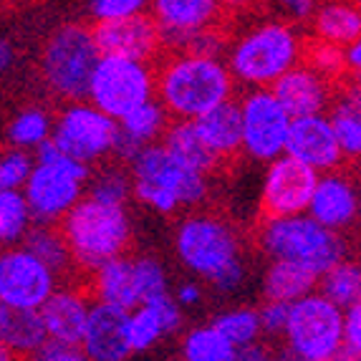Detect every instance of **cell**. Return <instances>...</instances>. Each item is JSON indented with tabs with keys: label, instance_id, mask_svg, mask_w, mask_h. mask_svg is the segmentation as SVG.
Returning a JSON list of instances; mask_svg holds the SVG:
<instances>
[{
	"label": "cell",
	"instance_id": "cell-22",
	"mask_svg": "<svg viewBox=\"0 0 361 361\" xmlns=\"http://www.w3.org/2000/svg\"><path fill=\"white\" fill-rule=\"evenodd\" d=\"M91 306H94V295L89 293L86 286H59L54 295L41 306L49 336L81 343Z\"/></svg>",
	"mask_w": 361,
	"mask_h": 361
},
{
	"label": "cell",
	"instance_id": "cell-25",
	"mask_svg": "<svg viewBox=\"0 0 361 361\" xmlns=\"http://www.w3.org/2000/svg\"><path fill=\"white\" fill-rule=\"evenodd\" d=\"M86 276H89L86 278V288L97 301L114 303V306L127 308V311H134L142 303L134 255L121 253L102 263L99 268H94L91 273H86Z\"/></svg>",
	"mask_w": 361,
	"mask_h": 361
},
{
	"label": "cell",
	"instance_id": "cell-38",
	"mask_svg": "<svg viewBox=\"0 0 361 361\" xmlns=\"http://www.w3.org/2000/svg\"><path fill=\"white\" fill-rule=\"evenodd\" d=\"M36 169V152L8 147L0 159V187L3 190H23Z\"/></svg>",
	"mask_w": 361,
	"mask_h": 361
},
{
	"label": "cell",
	"instance_id": "cell-24",
	"mask_svg": "<svg viewBox=\"0 0 361 361\" xmlns=\"http://www.w3.org/2000/svg\"><path fill=\"white\" fill-rule=\"evenodd\" d=\"M49 338V329L43 324L38 308H16L0 303V356L3 359H25Z\"/></svg>",
	"mask_w": 361,
	"mask_h": 361
},
{
	"label": "cell",
	"instance_id": "cell-47",
	"mask_svg": "<svg viewBox=\"0 0 361 361\" xmlns=\"http://www.w3.org/2000/svg\"><path fill=\"white\" fill-rule=\"evenodd\" d=\"M276 3L290 20H295V23L311 20L313 13L319 11V6H321V0H276Z\"/></svg>",
	"mask_w": 361,
	"mask_h": 361
},
{
	"label": "cell",
	"instance_id": "cell-31",
	"mask_svg": "<svg viewBox=\"0 0 361 361\" xmlns=\"http://www.w3.org/2000/svg\"><path fill=\"white\" fill-rule=\"evenodd\" d=\"M28 250L38 255L46 265H51L59 278H68L76 271V258L71 253V245H68L66 235L61 230V225L51 223H36L30 228V233L25 235V240L20 243Z\"/></svg>",
	"mask_w": 361,
	"mask_h": 361
},
{
	"label": "cell",
	"instance_id": "cell-30",
	"mask_svg": "<svg viewBox=\"0 0 361 361\" xmlns=\"http://www.w3.org/2000/svg\"><path fill=\"white\" fill-rule=\"evenodd\" d=\"M54 124L56 116H51L49 109H43L41 104H28L11 114L6 124V142L8 147L36 152L54 137Z\"/></svg>",
	"mask_w": 361,
	"mask_h": 361
},
{
	"label": "cell",
	"instance_id": "cell-32",
	"mask_svg": "<svg viewBox=\"0 0 361 361\" xmlns=\"http://www.w3.org/2000/svg\"><path fill=\"white\" fill-rule=\"evenodd\" d=\"M86 195L109 202V205H127L134 197V180L129 164L119 162V159L102 162L86 182Z\"/></svg>",
	"mask_w": 361,
	"mask_h": 361
},
{
	"label": "cell",
	"instance_id": "cell-12",
	"mask_svg": "<svg viewBox=\"0 0 361 361\" xmlns=\"http://www.w3.org/2000/svg\"><path fill=\"white\" fill-rule=\"evenodd\" d=\"M61 278L25 245H8L0 258V303L38 308L59 288Z\"/></svg>",
	"mask_w": 361,
	"mask_h": 361
},
{
	"label": "cell",
	"instance_id": "cell-14",
	"mask_svg": "<svg viewBox=\"0 0 361 361\" xmlns=\"http://www.w3.org/2000/svg\"><path fill=\"white\" fill-rule=\"evenodd\" d=\"M23 195L36 223L59 225L86 197V180L71 169L36 159V169L25 182Z\"/></svg>",
	"mask_w": 361,
	"mask_h": 361
},
{
	"label": "cell",
	"instance_id": "cell-7",
	"mask_svg": "<svg viewBox=\"0 0 361 361\" xmlns=\"http://www.w3.org/2000/svg\"><path fill=\"white\" fill-rule=\"evenodd\" d=\"M59 225L71 245L78 271L84 273L127 253L132 245L134 233L127 205H109L91 195H86Z\"/></svg>",
	"mask_w": 361,
	"mask_h": 361
},
{
	"label": "cell",
	"instance_id": "cell-18",
	"mask_svg": "<svg viewBox=\"0 0 361 361\" xmlns=\"http://www.w3.org/2000/svg\"><path fill=\"white\" fill-rule=\"evenodd\" d=\"M286 152L295 159L306 162L316 172H331V169H338L346 162L341 145H338L336 129H334L331 114L293 116Z\"/></svg>",
	"mask_w": 361,
	"mask_h": 361
},
{
	"label": "cell",
	"instance_id": "cell-36",
	"mask_svg": "<svg viewBox=\"0 0 361 361\" xmlns=\"http://www.w3.org/2000/svg\"><path fill=\"white\" fill-rule=\"evenodd\" d=\"M212 324L225 334L235 349L243 351L263 338V326H260V313L255 308H233V311L217 313Z\"/></svg>",
	"mask_w": 361,
	"mask_h": 361
},
{
	"label": "cell",
	"instance_id": "cell-50",
	"mask_svg": "<svg viewBox=\"0 0 361 361\" xmlns=\"http://www.w3.org/2000/svg\"><path fill=\"white\" fill-rule=\"evenodd\" d=\"M13 61H16V46L8 38H3V43H0V68H3V73L11 71Z\"/></svg>",
	"mask_w": 361,
	"mask_h": 361
},
{
	"label": "cell",
	"instance_id": "cell-52",
	"mask_svg": "<svg viewBox=\"0 0 361 361\" xmlns=\"http://www.w3.org/2000/svg\"><path fill=\"white\" fill-rule=\"evenodd\" d=\"M354 3H356V6H359V8H361V0H354Z\"/></svg>",
	"mask_w": 361,
	"mask_h": 361
},
{
	"label": "cell",
	"instance_id": "cell-13",
	"mask_svg": "<svg viewBox=\"0 0 361 361\" xmlns=\"http://www.w3.org/2000/svg\"><path fill=\"white\" fill-rule=\"evenodd\" d=\"M319 175L306 162L290 157L288 152L268 162L260 190V212L263 217L298 215L308 212L313 190L319 185Z\"/></svg>",
	"mask_w": 361,
	"mask_h": 361
},
{
	"label": "cell",
	"instance_id": "cell-8",
	"mask_svg": "<svg viewBox=\"0 0 361 361\" xmlns=\"http://www.w3.org/2000/svg\"><path fill=\"white\" fill-rule=\"evenodd\" d=\"M286 356L301 361L341 359L343 308L321 290L290 303V319L283 334Z\"/></svg>",
	"mask_w": 361,
	"mask_h": 361
},
{
	"label": "cell",
	"instance_id": "cell-35",
	"mask_svg": "<svg viewBox=\"0 0 361 361\" xmlns=\"http://www.w3.org/2000/svg\"><path fill=\"white\" fill-rule=\"evenodd\" d=\"M36 225L23 190H0V240L3 245H20Z\"/></svg>",
	"mask_w": 361,
	"mask_h": 361
},
{
	"label": "cell",
	"instance_id": "cell-6",
	"mask_svg": "<svg viewBox=\"0 0 361 361\" xmlns=\"http://www.w3.org/2000/svg\"><path fill=\"white\" fill-rule=\"evenodd\" d=\"M255 240L268 260H293L319 273H326L334 263L349 255L343 233L321 225L308 212L263 217Z\"/></svg>",
	"mask_w": 361,
	"mask_h": 361
},
{
	"label": "cell",
	"instance_id": "cell-26",
	"mask_svg": "<svg viewBox=\"0 0 361 361\" xmlns=\"http://www.w3.org/2000/svg\"><path fill=\"white\" fill-rule=\"evenodd\" d=\"M195 127L202 134L212 152H215L223 162H230L238 154H243V111L240 102L220 104V106L210 109L207 114L195 119Z\"/></svg>",
	"mask_w": 361,
	"mask_h": 361
},
{
	"label": "cell",
	"instance_id": "cell-28",
	"mask_svg": "<svg viewBox=\"0 0 361 361\" xmlns=\"http://www.w3.org/2000/svg\"><path fill=\"white\" fill-rule=\"evenodd\" d=\"M321 273L293 260H271L263 273V295L268 301L293 303L319 288Z\"/></svg>",
	"mask_w": 361,
	"mask_h": 361
},
{
	"label": "cell",
	"instance_id": "cell-37",
	"mask_svg": "<svg viewBox=\"0 0 361 361\" xmlns=\"http://www.w3.org/2000/svg\"><path fill=\"white\" fill-rule=\"evenodd\" d=\"M331 121L346 162H361V114L341 104H334Z\"/></svg>",
	"mask_w": 361,
	"mask_h": 361
},
{
	"label": "cell",
	"instance_id": "cell-3",
	"mask_svg": "<svg viewBox=\"0 0 361 361\" xmlns=\"http://www.w3.org/2000/svg\"><path fill=\"white\" fill-rule=\"evenodd\" d=\"M129 169L134 200L157 215H175L185 207H200L210 195V175L185 164L164 142L145 147L129 162Z\"/></svg>",
	"mask_w": 361,
	"mask_h": 361
},
{
	"label": "cell",
	"instance_id": "cell-43",
	"mask_svg": "<svg viewBox=\"0 0 361 361\" xmlns=\"http://www.w3.org/2000/svg\"><path fill=\"white\" fill-rule=\"evenodd\" d=\"M230 43L228 38L220 33V28H205L197 30L192 36H187L185 43L180 46V51H192V54L200 56H223L228 54Z\"/></svg>",
	"mask_w": 361,
	"mask_h": 361
},
{
	"label": "cell",
	"instance_id": "cell-15",
	"mask_svg": "<svg viewBox=\"0 0 361 361\" xmlns=\"http://www.w3.org/2000/svg\"><path fill=\"white\" fill-rule=\"evenodd\" d=\"M94 36L102 56H124L152 63L164 51L162 28L152 18V13L94 23Z\"/></svg>",
	"mask_w": 361,
	"mask_h": 361
},
{
	"label": "cell",
	"instance_id": "cell-16",
	"mask_svg": "<svg viewBox=\"0 0 361 361\" xmlns=\"http://www.w3.org/2000/svg\"><path fill=\"white\" fill-rule=\"evenodd\" d=\"M132 311L114 303L97 301L89 313L81 349L91 361H124L134 354L132 331H129Z\"/></svg>",
	"mask_w": 361,
	"mask_h": 361
},
{
	"label": "cell",
	"instance_id": "cell-39",
	"mask_svg": "<svg viewBox=\"0 0 361 361\" xmlns=\"http://www.w3.org/2000/svg\"><path fill=\"white\" fill-rule=\"evenodd\" d=\"M306 63H311L313 68H319L321 73H326L334 81H341L343 76H349L346 68V49L334 46L329 41L313 38L311 43H306Z\"/></svg>",
	"mask_w": 361,
	"mask_h": 361
},
{
	"label": "cell",
	"instance_id": "cell-48",
	"mask_svg": "<svg viewBox=\"0 0 361 361\" xmlns=\"http://www.w3.org/2000/svg\"><path fill=\"white\" fill-rule=\"evenodd\" d=\"M175 298L180 301L182 308H192L202 301V288H200L197 281H185V283H180V288H177Z\"/></svg>",
	"mask_w": 361,
	"mask_h": 361
},
{
	"label": "cell",
	"instance_id": "cell-11",
	"mask_svg": "<svg viewBox=\"0 0 361 361\" xmlns=\"http://www.w3.org/2000/svg\"><path fill=\"white\" fill-rule=\"evenodd\" d=\"M243 154L255 162H273L286 154L293 116L273 89H247L240 99Z\"/></svg>",
	"mask_w": 361,
	"mask_h": 361
},
{
	"label": "cell",
	"instance_id": "cell-4",
	"mask_svg": "<svg viewBox=\"0 0 361 361\" xmlns=\"http://www.w3.org/2000/svg\"><path fill=\"white\" fill-rule=\"evenodd\" d=\"M306 59V41L290 23L260 20L230 41L228 66L247 89H271L278 78Z\"/></svg>",
	"mask_w": 361,
	"mask_h": 361
},
{
	"label": "cell",
	"instance_id": "cell-51",
	"mask_svg": "<svg viewBox=\"0 0 361 361\" xmlns=\"http://www.w3.org/2000/svg\"><path fill=\"white\" fill-rule=\"evenodd\" d=\"M240 359H250V361H258V359H268V351H265L263 343H253V346H247V349L240 351Z\"/></svg>",
	"mask_w": 361,
	"mask_h": 361
},
{
	"label": "cell",
	"instance_id": "cell-27",
	"mask_svg": "<svg viewBox=\"0 0 361 361\" xmlns=\"http://www.w3.org/2000/svg\"><path fill=\"white\" fill-rule=\"evenodd\" d=\"M313 38L346 49L361 36V8L354 0H321L311 18Z\"/></svg>",
	"mask_w": 361,
	"mask_h": 361
},
{
	"label": "cell",
	"instance_id": "cell-53",
	"mask_svg": "<svg viewBox=\"0 0 361 361\" xmlns=\"http://www.w3.org/2000/svg\"><path fill=\"white\" fill-rule=\"evenodd\" d=\"M359 225H361V210H359Z\"/></svg>",
	"mask_w": 361,
	"mask_h": 361
},
{
	"label": "cell",
	"instance_id": "cell-2",
	"mask_svg": "<svg viewBox=\"0 0 361 361\" xmlns=\"http://www.w3.org/2000/svg\"><path fill=\"white\" fill-rule=\"evenodd\" d=\"M235 76L220 56H200L192 51H169L157 66V99L172 119H190L230 102Z\"/></svg>",
	"mask_w": 361,
	"mask_h": 361
},
{
	"label": "cell",
	"instance_id": "cell-10",
	"mask_svg": "<svg viewBox=\"0 0 361 361\" xmlns=\"http://www.w3.org/2000/svg\"><path fill=\"white\" fill-rule=\"evenodd\" d=\"M157 97V71L149 61L102 56L89 86V102L114 119L127 116Z\"/></svg>",
	"mask_w": 361,
	"mask_h": 361
},
{
	"label": "cell",
	"instance_id": "cell-33",
	"mask_svg": "<svg viewBox=\"0 0 361 361\" xmlns=\"http://www.w3.org/2000/svg\"><path fill=\"white\" fill-rule=\"evenodd\" d=\"M180 356L187 361H238L240 351L225 338L215 324L195 326L182 336Z\"/></svg>",
	"mask_w": 361,
	"mask_h": 361
},
{
	"label": "cell",
	"instance_id": "cell-20",
	"mask_svg": "<svg viewBox=\"0 0 361 361\" xmlns=\"http://www.w3.org/2000/svg\"><path fill=\"white\" fill-rule=\"evenodd\" d=\"M361 210V190L359 182L341 169L321 172L319 185L313 190L308 215H313L321 225L331 230H349L354 223H359Z\"/></svg>",
	"mask_w": 361,
	"mask_h": 361
},
{
	"label": "cell",
	"instance_id": "cell-21",
	"mask_svg": "<svg viewBox=\"0 0 361 361\" xmlns=\"http://www.w3.org/2000/svg\"><path fill=\"white\" fill-rule=\"evenodd\" d=\"M182 321L185 316H182L180 301L169 293L139 303L129 319L134 354H147L162 341H167L169 336H175L182 329Z\"/></svg>",
	"mask_w": 361,
	"mask_h": 361
},
{
	"label": "cell",
	"instance_id": "cell-1",
	"mask_svg": "<svg viewBox=\"0 0 361 361\" xmlns=\"http://www.w3.org/2000/svg\"><path fill=\"white\" fill-rule=\"evenodd\" d=\"M175 255L195 278L217 293H235L247 278L245 250L238 230L217 212H187L172 235Z\"/></svg>",
	"mask_w": 361,
	"mask_h": 361
},
{
	"label": "cell",
	"instance_id": "cell-19",
	"mask_svg": "<svg viewBox=\"0 0 361 361\" xmlns=\"http://www.w3.org/2000/svg\"><path fill=\"white\" fill-rule=\"evenodd\" d=\"M276 97L283 102L290 116H308V114H326L336 102L338 81L313 68L311 63H298L288 73L278 78L271 86Z\"/></svg>",
	"mask_w": 361,
	"mask_h": 361
},
{
	"label": "cell",
	"instance_id": "cell-44",
	"mask_svg": "<svg viewBox=\"0 0 361 361\" xmlns=\"http://www.w3.org/2000/svg\"><path fill=\"white\" fill-rule=\"evenodd\" d=\"M260 313V326H263V336L268 338H283L286 326L290 319V303L286 301H268L258 308Z\"/></svg>",
	"mask_w": 361,
	"mask_h": 361
},
{
	"label": "cell",
	"instance_id": "cell-23",
	"mask_svg": "<svg viewBox=\"0 0 361 361\" xmlns=\"http://www.w3.org/2000/svg\"><path fill=\"white\" fill-rule=\"evenodd\" d=\"M169 124H172V116H169L164 104L157 97L152 102L137 106L134 111H129L127 116H121L114 159L129 164L145 147L154 145V142H162Z\"/></svg>",
	"mask_w": 361,
	"mask_h": 361
},
{
	"label": "cell",
	"instance_id": "cell-29",
	"mask_svg": "<svg viewBox=\"0 0 361 361\" xmlns=\"http://www.w3.org/2000/svg\"><path fill=\"white\" fill-rule=\"evenodd\" d=\"M162 142L167 145L169 152H175V154L180 157L182 162L200 169V172H205V175L217 172V167L223 164V159L207 147L202 134L195 127V121H190V119H172V124H169Z\"/></svg>",
	"mask_w": 361,
	"mask_h": 361
},
{
	"label": "cell",
	"instance_id": "cell-45",
	"mask_svg": "<svg viewBox=\"0 0 361 361\" xmlns=\"http://www.w3.org/2000/svg\"><path fill=\"white\" fill-rule=\"evenodd\" d=\"M33 359L38 361H81L86 359L84 349H81V343H71V341H63V338H54L49 336L43 341V346L36 351Z\"/></svg>",
	"mask_w": 361,
	"mask_h": 361
},
{
	"label": "cell",
	"instance_id": "cell-34",
	"mask_svg": "<svg viewBox=\"0 0 361 361\" xmlns=\"http://www.w3.org/2000/svg\"><path fill=\"white\" fill-rule=\"evenodd\" d=\"M319 290L329 295L341 308H349L351 303L361 301V258H341L334 263L326 273H321Z\"/></svg>",
	"mask_w": 361,
	"mask_h": 361
},
{
	"label": "cell",
	"instance_id": "cell-9",
	"mask_svg": "<svg viewBox=\"0 0 361 361\" xmlns=\"http://www.w3.org/2000/svg\"><path fill=\"white\" fill-rule=\"evenodd\" d=\"M119 119L106 114L89 99L66 102L56 111L54 142L81 162L99 167L106 159H114Z\"/></svg>",
	"mask_w": 361,
	"mask_h": 361
},
{
	"label": "cell",
	"instance_id": "cell-41",
	"mask_svg": "<svg viewBox=\"0 0 361 361\" xmlns=\"http://www.w3.org/2000/svg\"><path fill=\"white\" fill-rule=\"evenodd\" d=\"M152 0H89L86 11H89L94 23L102 20H119V18H132L139 13L149 11Z\"/></svg>",
	"mask_w": 361,
	"mask_h": 361
},
{
	"label": "cell",
	"instance_id": "cell-42",
	"mask_svg": "<svg viewBox=\"0 0 361 361\" xmlns=\"http://www.w3.org/2000/svg\"><path fill=\"white\" fill-rule=\"evenodd\" d=\"M341 359L361 361V301L343 308V349Z\"/></svg>",
	"mask_w": 361,
	"mask_h": 361
},
{
	"label": "cell",
	"instance_id": "cell-5",
	"mask_svg": "<svg viewBox=\"0 0 361 361\" xmlns=\"http://www.w3.org/2000/svg\"><path fill=\"white\" fill-rule=\"evenodd\" d=\"M102 51L94 28L84 23H61L51 30L38 56V76L56 102H78L89 97Z\"/></svg>",
	"mask_w": 361,
	"mask_h": 361
},
{
	"label": "cell",
	"instance_id": "cell-40",
	"mask_svg": "<svg viewBox=\"0 0 361 361\" xmlns=\"http://www.w3.org/2000/svg\"><path fill=\"white\" fill-rule=\"evenodd\" d=\"M134 268H137V283L142 303L157 298V295L169 293V276L167 268L154 255H134Z\"/></svg>",
	"mask_w": 361,
	"mask_h": 361
},
{
	"label": "cell",
	"instance_id": "cell-49",
	"mask_svg": "<svg viewBox=\"0 0 361 361\" xmlns=\"http://www.w3.org/2000/svg\"><path fill=\"white\" fill-rule=\"evenodd\" d=\"M346 68H349L351 76L361 78V36L346 46Z\"/></svg>",
	"mask_w": 361,
	"mask_h": 361
},
{
	"label": "cell",
	"instance_id": "cell-17",
	"mask_svg": "<svg viewBox=\"0 0 361 361\" xmlns=\"http://www.w3.org/2000/svg\"><path fill=\"white\" fill-rule=\"evenodd\" d=\"M225 6L228 0H152L149 13L162 28L164 49L180 51L187 36L217 28Z\"/></svg>",
	"mask_w": 361,
	"mask_h": 361
},
{
	"label": "cell",
	"instance_id": "cell-46",
	"mask_svg": "<svg viewBox=\"0 0 361 361\" xmlns=\"http://www.w3.org/2000/svg\"><path fill=\"white\" fill-rule=\"evenodd\" d=\"M334 104H341L346 109H354L361 114V78L359 76H343L338 81V89H336V102Z\"/></svg>",
	"mask_w": 361,
	"mask_h": 361
}]
</instances>
